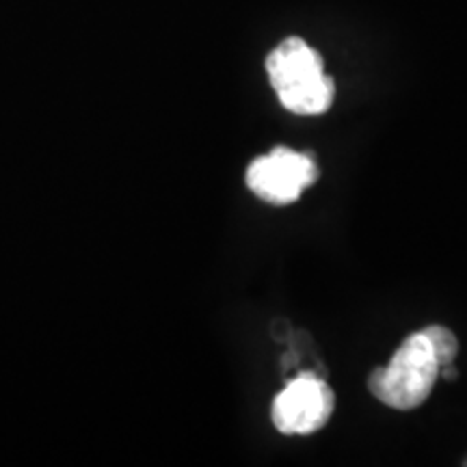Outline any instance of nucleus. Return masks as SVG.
Returning a JSON list of instances; mask_svg holds the SVG:
<instances>
[{"instance_id":"nucleus-1","label":"nucleus","mask_w":467,"mask_h":467,"mask_svg":"<svg viewBox=\"0 0 467 467\" xmlns=\"http://www.w3.org/2000/svg\"><path fill=\"white\" fill-rule=\"evenodd\" d=\"M266 72L277 100L295 115H323L336 98L323 57L299 37H288L266 57Z\"/></svg>"},{"instance_id":"nucleus-2","label":"nucleus","mask_w":467,"mask_h":467,"mask_svg":"<svg viewBox=\"0 0 467 467\" xmlns=\"http://www.w3.org/2000/svg\"><path fill=\"white\" fill-rule=\"evenodd\" d=\"M441 364L435 358L424 331L411 334L396 348L385 368H377L368 379V388L383 405L409 411L424 405L440 379Z\"/></svg>"},{"instance_id":"nucleus-3","label":"nucleus","mask_w":467,"mask_h":467,"mask_svg":"<svg viewBox=\"0 0 467 467\" xmlns=\"http://www.w3.org/2000/svg\"><path fill=\"white\" fill-rule=\"evenodd\" d=\"M318 165L309 151H295L277 145L271 154L260 156L247 169V186L260 200L288 206L318 180Z\"/></svg>"},{"instance_id":"nucleus-4","label":"nucleus","mask_w":467,"mask_h":467,"mask_svg":"<svg viewBox=\"0 0 467 467\" xmlns=\"http://www.w3.org/2000/svg\"><path fill=\"white\" fill-rule=\"evenodd\" d=\"M334 409V389L314 372H303L275 396L271 418L279 433L312 435L329 422Z\"/></svg>"},{"instance_id":"nucleus-5","label":"nucleus","mask_w":467,"mask_h":467,"mask_svg":"<svg viewBox=\"0 0 467 467\" xmlns=\"http://www.w3.org/2000/svg\"><path fill=\"white\" fill-rule=\"evenodd\" d=\"M422 331H424V336L429 337L431 347H433V350H435L437 361H440L441 366L452 364L454 358H457V353H459L457 336H454L448 327H441V325H429V327H424Z\"/></svg>"}]
</instances>
